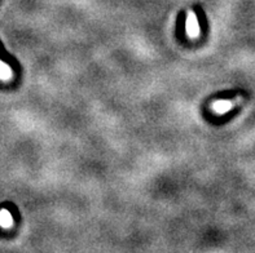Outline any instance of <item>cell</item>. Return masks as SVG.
<instances>
[{
	"label": "cell",
	"instance_id": "1",
	"mask_svg": "<svg viewBox=\"0 0 255 253\" xmlns=\"http://www.w3.org/2000/svg\"><path fill=\"white\" fill-rule=\"evenodd\" d=\"M188 34L194 38V36L198 35V22L197 18L194 16L193 13H189V17H188Z\"/></svg>",
	"mask_w": 255,
	"mask_h": 253
},
{
	"label": "cell",
	"instance_id": "2",
	"mask_svg": "<svg viewBox=\"0 0 255 253\" xmlns=\"http://www.w3.org/2000/svg\"><path fill=\"white\" fill-rule=\"evenodd\" d=\"M231 107H232V102H230V101H219V102H217L214 105L215 111L220 112V114H223V112L231 110Z\"/></svg>",
	"mask_w": 255,
	"mask_h": 253
},
{
	"label": "cell",
	"instance_id": "3",
	"mask_svg": "<svg viewBox=\"0 0 255 253\" xmlns=\"http://www.w3.org/2000/svg\"><path fill=\"white\" fill-rule=\"evenodd\" d=\"M0 225L4 226V228H8V226L12 225V216L6 211H3L0 213Z\"/></svg>",
	"mask_w": 255,
	"mask_h": 253
}]
</instances>
